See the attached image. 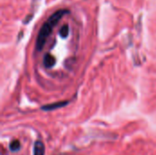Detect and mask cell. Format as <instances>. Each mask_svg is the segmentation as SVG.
<instances>
[{
	"mask_svg": "<svg viewBox=\"0 0 156 155\" xmlns=\"http://www.w3.org/2000/svg\"><path fill=\"white\" fill-rule=\"evenodd\" d=\"M68 13H69V10H66V9L58 10L54 14H52L48 18V20L43 24L42 27L40 28V30L38 32L37 37V42H36L37 50L40 51L43 48L48 37L50 36L51 32L53 31L54 27L56 26V25L59 22V20L63 17V16H65Z\"/></svg>",
	"mask_w": 156,
	"mask_h": 155,
	"instance_id": "1",
	"label": "cell"
},
{
	"mask_svg": "<svg viewBox=\"0 0 156 155\" xmlns=\"http://www.w3.org/2000/svg\"><path fill=\"white\" fill-rule=\"evenodd\" d=\"M45 153V147L42 142L37 141L34 145V155H44Z\"/></svg>",
	"mask_w": 156,
	"mask_h": 155,
	"instance_id": "2",
	"label": "cell"
},
{
	"mask_svg": "<svg viewBox=\"0 0 156 155\" xmlns=\"http://www.w3.org/2000/svg\"><path fill=\"white\" fill-rule=\"evenodd\" d=\"M56 62V59L55 58L50 55V54H47L45 57H44V65L46 68H50V67H53L54 64Z\"/></svg>",
	"mask_w": 156,
	"mask_h": 155,
	"instance_id": "3",
	"label": "cell"
},
{
	"mask_svg": "<svg viewBox=\"0 0 156 155\" xmlns=\"http://www.w3.org/2000/svg\"><path fill=\"white\" fill-rule=\"evenodd\" d=\"M68 104V101H61V102H56L54 104H49V105H47V106H44L42 109L45 110V111H51V110H55V109H58V108H61L65 105Z\"/></svg>",
	"mask_w": 156,
	"mask_h": 155,
	"instance_id": "4",
	"label": "cell"
},
{
	"mask_svg": "<svg viewBox=\"0 0 156 155\" xmlns=\"http://www.w3.org/2000/svg\"><path fill=\"white\" fill-rule=\"evenodd\" d=\"M69 32V28L68 25H64L61 26V28L59 29V36L61 37H67Z\"/></svg>",
	"mask_w": 156,
	"mask_h": 155,
	"instance_id": "5",
	"label": "cell"
},
{
	"mask_svg": "<svg viewBox=\"0 0 156 155\" xmlns=\"http://www.w3.org/2000/svg\"><path fill=\"white\" fill-rule=\"evenodd\" d=\"M20 148V143L18 141H13L10 143V150L11 151H17Z\"/></svg>",
	"mask_w": 156,
	"mask_h": 155,
	"instance_id": "6",
	"label": "cell"
}]
</instances>
